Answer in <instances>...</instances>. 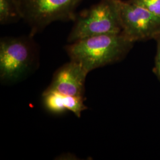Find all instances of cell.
Returning a JSON list of instances; mask_svg holds the SVG:
<instances>
[{
  "mask_svg": "<svg viewBox=\"0 0 160 160\" xmlns=\"http://www.w3.org/2000/svg\"><path fill=\"white\" fill-rule=\"evenodd\" d=\"M133 43L120 32L86 38L70 43L65 49L71 60L80 63L89 73L121 61L131 50Z\"/></svg>",
  "mask_w": 160,
  "mask_h": 160,
  "instance_id": "obj_1",
  "label": "cell"
},
{
  "mask_svg": "<svg viewBox=\"0 0 160 160\" xmlns=\"http://www.w3.org/2000/svg\"><path fill=\"white\" fill-rule=\"evenodd\" d=\"M74 21L69 43L97 35L119 33L122 31L119 0H100L81 12Z\"/></svg>",
  "mask_w": 160,
  "mask_h": 160,
  "instance_id": "obj_2",
  "label": "cell"
},
{
  "mask_svg": "<svg viewBox=\"0 0 160 160\" xmlns=\"http://www.w3.org/2000/svg\"><path fill=\"white\" fill-rule=\"evenodd\" d=\"M84 0H15L22 20L30 28V36L53 22L75 20L76 10Z\"/></svg>",
  "mask_w": 160,
  "mask_h": 160,
  "instance_id": "obj_3",
  "label": "cell"
},
{
  "mask_svg": "<svg viewBox=\"0 0 160 160\" xmlns=\"http://www.w3.org/2000/svg\"><path fill=\"white\" fill-rule=\"evenodd\" d=\"M35 48L30 38L6 37L0 42V77L6 82L20 80L33 62Z\"/></svg>",
  "mask_w": 160,
  "mask_h": 160,
  "instance_id": "obj_4",
  "label": "cell"
},
{
  "mask_svg": "<svg viewBox=\"0 0 160 160\" xmlns=\"http://www.w3.org/2000/svg\"><path fill=\"white\" fill-rule=\"evenodd\" d=\"M122 31L133 43L155 39L160 34V17L141 6L119 0Z\"/></svg>",
  "mask_w": 160,
  "mask_h": 160,
  "instance_id": "obj_5",
  "label": "cell"
},
{
  "mask_svg": "<svg viewBox=\"0 0 160 160\" xmlns=\"http://www.w3.org/2000/svg\"><path fill=\"white\" fill-rule=\"evenodd\" d=\"M88 74L80 63L71 60L58 69L47 90L69 96L84 97Z\"/></svg>",
  "mask_w": 160,
  "mask_h": 160,
  "instance_id": "obj_6",
  "label": "cell"
},
{
  "mask_svg": "<svg viewBox=\"0 0 160 160\" xmlns=\"http://www.w3.org/2000/svg\"><path fill=\"white\" fill-rule=\"evenodd\" d=\"M43 103L48 110L53 113L70 111L78 118L87 109L84 97L64 94L59 92L47 90L42 94Z\"/></svg>",
  "mask_w": 160,
  "mask_h": 160,
  "instance_id": "obj_7",
  "label": "cell"
},
{
  "mask_svg": "<svg viewBox=\"0 0 160 160\" xmlns=\"http://www.w3.org/2000/svg\"><path fill=\"white\" fill-rule=\"evenodd\" d=\"M22 17L15 0H0V24L16 23Z\"/></svg>",
  "mask_w": 160,
  "mask_h": 160,
  "instance_id": "obj_8",
  "label": "cell"
},
{
  "mask_svg": "<svg viewBox=\"0 0 160 160\" xmlns=\"http://www.w3.org/2000/svg\"><path fill=\"white\" fill-rule=\"evenodd\" d=\"M129 2L141 6L155 16L160 17V0H128Z\"/></svg>",
  "mask_w": 160,
  "mask_h": 160,
  "instance_id": "obj_9",
  "label": "cell"
},
{
  "mask_svg": "<svg viewBox=\"0 0 160 160\" xmlns=\"http://www.w3.org/2000/svg\"><path fill=\"white\" fill-rule=\"evenodd\" d=\"M155 40L157 41V50L155 58V65L153 72L160 82V34L155 38Z\"/></svg>",
  "mask_w": 160,
  "mask_h": 160,
  "instance_id": "obj_10",
  "label": "cell"
}]
</instances>
